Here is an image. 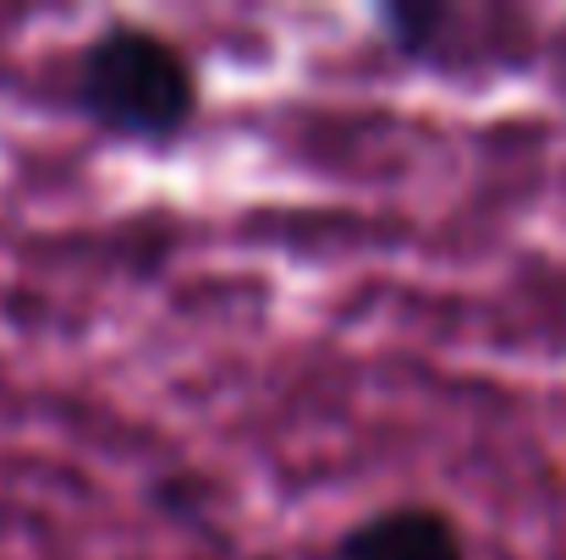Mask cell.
Here are the masks:
<instances>
[{
	"label": "cell",
	"mask_w": 566,
	"mask_h": 560,
	"mask_svg": "<svg viewBox=\"0 0 566 560\" xmlns=\"http://www.w3.org/2000/svg\"><path fill=\"white\" fill-rule=\"evenodd\" d=\"M72 94L94 127L138 144H171L198 110L192 61L177 50V39L144 22L99 28L77 55Z\"/></svg>",
	"instance_id": "obj_1"
},
{
	"label": "cell",
	"mask_w": 566,
	"mask_h": 560,
	"mask_svg": "<svg viewBox=\"0 0 566 560\" xmlns=\"http://www.w3.org/2000/svg\"><path fill=\"white\" fill-rule=\"evenodd\" d=\"M336 560H468V545H462V528L440 506L396 500L358 517L342 533Z\"/></svg>",
	"instance_id": "obj_2"
}]
</instances>
